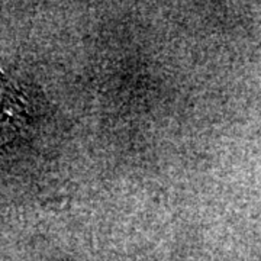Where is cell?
Listing matches in <instances>:
<instances>
[{"mask_svg": "<svg viewBox=\"0 0 261 261\" xmlns=\"http://www.w3.org/2000/svg\"><path fill=\"white\" fill-rule=\"evenodd\" d=\"M16 109V103L13 100V92L6 89L0 82V142L5 141L6 135L15 130L13 118Z\"/></svg>", "mask_w": 261, "mask_h": 261, "instance_id": "1", "label": "cell"}]
</instances>
